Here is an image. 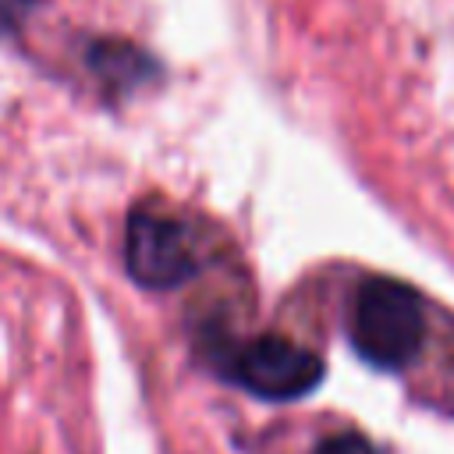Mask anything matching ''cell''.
<instances>
[{
    "label": "cell",
    "instance_id": "6da1fadb",
    "mask_svg": "<svg viewBox=\"0 0 454 454\" xmlns=\"http://www.w3.org/2000/svg\"><path fill=\"white\" fill-rule=\"evenodd\" d=\"M426 337L422 298L390 277H372L351 305V344L376 369H404Z\"/></svg>",
    "mask_w": 454,
    "mask_h": 454
},
{
    "label": "cell",
    "instance_id": "7a4b0ae2",
    "mask_svg": "<svg viewBox=\"0 0 454 454\" xmlns=\"http://www.w3.org/2000/svg\"><path fill=\"white\" fill-rule=\"evenodd\" d=\"M216 365L234 387L262 401H298L323 383V358L277 333H262L245 344H223Z\"/></svg>",
    "mask_w": 454,
    "mask_h": 454
},
{
    "label": "cell",
    "instance_id": "3957f363",
    "mask_svg": "<svg viewBox=\"0 0 454 454\" xmlns=\"http://www.w3.org/2000/svg\"><path fill=\"white\" fill-rule=\"evenodd\" d=\"M124 266L138 287H181L199 270V245L192 227L170 209L135 206L124 231Z\"/></svg>",
    "mask_w": 454,
    "mask_h": 454
},
{
    "label": "cell",
    "instance_id": "277c9868",
    "mask_svg": "<svg viewBox=\"0 0 454 454\" xmlns=\"http://www.w3.org/2000/svg\"><path fill=\"white\" fill-rule=\"evenodd\" d=\"M92 67L106 82H114L117 89H128V85L142 82L149 64H145V53H138V50H131L124 43H103V46L92 50Z\"/></svg>",
    "mask_w": 454,
    "mask_h": 454
},
{
    "label": "cell",
    "instance_id": "5b68a950",
    "mask_svg": "<svg viewBox=\"0 0 454 454\" xmlns=\"http://www.w3.org/2000/svg\"><path fill=\"white\" fill-rule=\"evenodd\" d=\"M316 454H376V447L362 436V433H337V436H326Z\"/></svg>",
    "mask_w": 454,
    "mask_h": 454
},
{
    "label": "cell",
    "instance_id": "8992f818",
    "mask_svg": "<svg viewBox=\"0 0 454 454\" xmlns=\"http://www.w3.org/2000/svg\"><path fill=\"white\" fill-rule=\"evenodd\" d=\"M32 0H0V35H11L28 18Z\"/></svg>",
    "mask_w": 454,
    "mask_h": 454
}]
</instances>
